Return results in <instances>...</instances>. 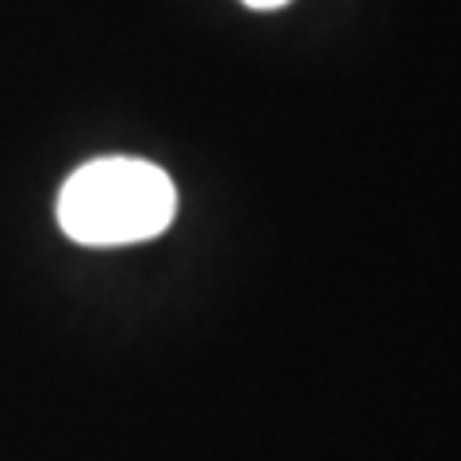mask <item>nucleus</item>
<instances>
[{"mask_svg":"<svg viewBox=\"0 0 461 461\" xmlns=\"http://www.w3.org/2000/svg\"><path fill=\"white\" fill-rule=\"evenodd\" d=\"M247 8H258V12H273V8H285L288 0H242Z\"/></svg>","mask_w":461,"mask_h":461,"instance_id":"obj_2","label":"nucleus"},{"mask_svg":"<svg viewBox=\"0 0 461 461\" xmlns=\"http://www.w3.org/2000/svg\"><path fill=\"white\" fill-rule=\"evenodd\" d=\"M177 189L142 158H96L58 193V227L81 247H131L173 223Z\"/></svg>","mask_w":461,"mask_h":461,"instance_id":"obj_1","label":"nucleus"}]
</instances>
